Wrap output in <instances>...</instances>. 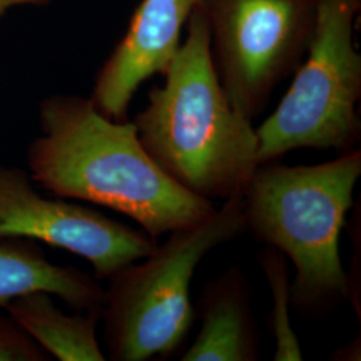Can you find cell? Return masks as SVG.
Here are the masks:
<instances>
[{"label":"cell","instance_id":"6da1fadb","mask_svg":"<svg viewBox=\"0 0 361 361\" xmlns=\"http://www.w3.org/2000/svg\"><path fill=\"white\" fill-rule=\"evenodd\" d=\"M40 125L27 161L31 180L50 193L116 210L155 240L198 225L217 209L155 164L133 121L106 118L90 98L46 99Z\"/></svg>","mask_w":361,"mask_h":361},{"label":"cell","instance_id":"7a4b0ae2","mask_svg":"<svg viewBox=\"0 0 361 361\" xmlns=\"http://www.w3.org/2000/svg\"><path fill=\"white\" fill-rule=\"evenodd\" d=\"M164 77L133 121L143 149L171 180L201 198L244 194L258 166L257 133L219 83L200 7Z\"/></svg>","mask_w":361,"mask_h":361},{"label":"cell","instance_id":"3957f363","mask_svg":"<svg viewBox=\"0 0 361 361\" xmlns=\"http://www.w3.org/2000/svg\"><path fill=\"white\" fill-rule=\"evenodd\" d=\"M360 176L356 147L317 165H258L246 185V233L293 264L292 307L301 316H324L349 301L338 243Z\"/></svg>","mask_w":361,"mask_h":361},{"label":"cell","instance_id":"277c9868","mask_svg":"<svg viewBox=\"0 0 361 361\" xmlns=\"http://www.w3.org/2000/svg\"><path fill=\"white\" fill-rule=\"evenodd\" d=\"M246 233L244 195L188 229L169 233L153 253L116 271L104 295L102 316L107 356L113 361L168 359L193 326L190 284L202 258Z\"/></svg>","mask_w":361,"mask_h":361},{"label":"cell","instance_id":"5b68a950","mask_svg":"<svg viewBox=\"0 0 361 361\" xmlns=\"http://www.w3.org/2000/svg\"><path fill=\"white\" fill-rule=\"evenodd\" d=\"M361 0H319L310 47L271 116L256 129L258 165L297 149L359 147L361 55L355 44Z\"/></svg>","mask_w":361,"mask_h":361},{"label":"cell","instance_id":"8992f818","mask_svg":"<svg viewBox=\"0 0 361 361\" xmlns=\"http://www.w3.org/2000/svg\"><path fill=\"white\" fill-rule=\"evenodd\" d=\"M317 6L319 0H200L219 83L249 121L302 62Z\"/></svg>","mask_w":361,"mask_h":361},{"label":"cell","instance_id":"52a82bcc","mask_svg":"<svg viewBox=\"0 0 361 361\" xmlns=\"http://www.w3.org/2000/svg\"><path fill=\"white\" fill-rule=\"evenodd\" d=\"M23 238L71 252L92 265L97 280L147 257L158 245L142 229L109 219L95 209L47 198L26 171L0 168V240Z\"/></svg>","mask_w":361,"mask_h":361},{"label":"cell","instance_id":"ba28073f","mask_svg":"<svg viewBox=\"0 0 361 361\" xmlns=\"http://www.w3.org/2000/svg\"><path fill=\"white\" fill-rule=\"evenodd\" d=\"M200 0H142L95 78L91 102L106 118L128 121L129 106L143 82L165 75L182 44V32Z\"/></svg>","mask_w":361,"mask_h":361},{"label":"cell","instance_id":"9c48e42d","mask_svg":"<svg viewBox=\"0 0 361 361\" xmlns=\"http://www.w3.org/2000/svg\"><path fill=\"white\" fill-rule=\"evenodd\" d=\"M201 329L182 361H257L261 359L259 334L252 307L249 283L232 265L210 280L197 308Z\"/></svg>","mask_w":361,"mask_h":361},{"label":"cell","instance_id":"30bf717a","mask_svg":"<svg viewBox=\"0 0 361 361\" xmlns=\"http://www.w3.org/2000/svg\"><path fill=\"white\" fill-rule=\"evenodd\" d=\"M46 292L77 312H102L106 289L85 271L50 262L31 240H0V308L16 297Z\"/></svg>","mask_w":361,"mask_h":361},{"label":"cell","instance_id":"8fae6325","mask_svg":"<svg viewBox=\"0 0 361 361\" xmlns=\"http://www.w3.org/2000/svg\"><path fill=\"white\" fill-rule=\"evenodd\" d=\"M4 310L47 355L59 361H104L97 338V325L102 312H78L65 314L51 295L34 292L16 297Z\"/></svg>","mask_w":361,"mask_h":361},{"label":"cell","instance_id":"7c38bea8","mask_svg":"<svg viewBox=\"0 0 361 361\" xmlns=\"http://www.w3.org/2000/svg\"><path fill=\"white\" fill-rule=\"evenodd\" d=\"M271 296L269 331L276 341L274 361H298L302 352L292 326V281L286 257L277 249L267 246L257 256Z\"/></svg>","mask_w":361,"mask_h":361},{"label":"cell","instance_id":"4fadbf2b","mask_svg":"<svg viewBox=\"0 0 361 361\" xmlns=\"http://www.w3.org/2000/svg\"><path fill=\"white\" fill-rule=\"evenodd\" d=\"M49 355L11 319L0 317V361H47Z\"/></svg>","mask_w":361,"mask_h":361},{"label":"cell","instance_id":"5bb4252c","mask_svg":"<svg viewBox=\"0 0 361 361\" xmlns=\"http://www.w3.org/2000/svg\"><path fill=\"white\" fill-rule=\"evenodd\" d=\"M49 0H0V15L6 13L8 8L15 7V6H22V4H44Z\"/></svg>","mask_w":361,"mask_h":361},{"label":"cell","instance_id":"9a60e30c","mask_svg":"<svg viewBox=\"0 0 361 361\" xmlns=\"http://www.w3.org/2000/svg\"><path fill=\"white\" fill-rule=\"evenodd\" d=\"M337 356H341L338 357L337 360H349V356H356V347L353 344L347 345L345 348L340 349L337 353H336L335 359Z\"/></svg>","mask_w":361,"mask_h":361}]
</instances>
